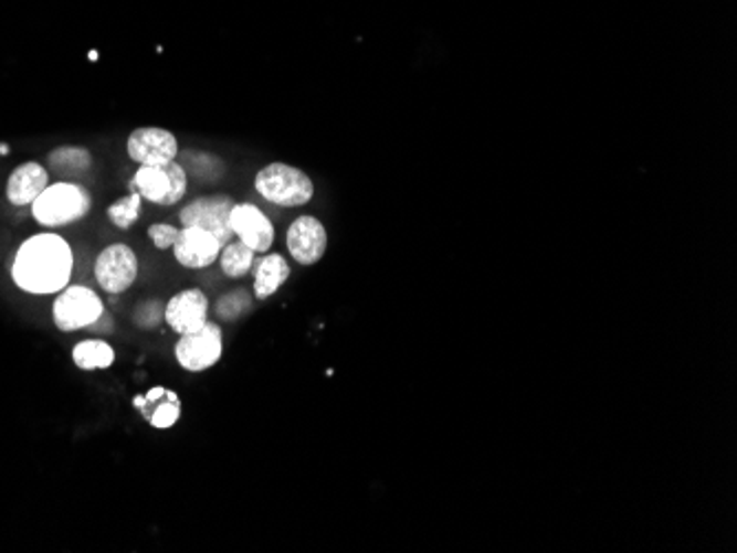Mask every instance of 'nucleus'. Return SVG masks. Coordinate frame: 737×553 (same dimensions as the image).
Instances as JSON below:
<instances>
[{
  "label": "nucleus",
  "mask_w": 737,
  "mask_h": 553,
  "mask_svg": "<svg viewBox=\"0 0 737 553\" xmlns=\"http://www.w3.org/2000/svg\"><path fill=\"white\" fill-rule=\"evenodd\" d=\"M128 157L139 166H168L179 157V141L170 130L144 126L128 135Z\"/></svg>",
  "instance_id": "nucleus-9"
},
{
  "label": "nucleus",
  "mask_w": 737,
  "mask_h": 553,
  "mask_svg": "<svg viewBox=\"0 0 737 553\" xmlns=\"http://www.w3.org/2000/svg\"><path fill=\"white\" fill-rule=\"evenodd\" d=\"M232 208H234V201L228 194L199 196L179 212V223H181V227L206 230L221 245H228L234 236V232L230 227Z\"/></svg>",
  "instance_id": "nucleus-6"
},
{
  "label": "nucleus",
  "mask_w": 737,
  "mask_h": 553,
  "mask_svg": "<svg viewBox=\"0 0 737 553\" xmlns=\"http://www.w3.org/2000/svg\"><path fill=\"white\" fill-rule=\"evenodd\" d=\"M148 238L157 249H172V245L179 238V230L168 223H155L148 227Z\"/></svg>",
  "instance_id": "nucleus-23"
},
{
  "label": "nucleus",
  "mask_w": 737,
  "mask_h": 553,
  "mask_svg": "<svg viewBox=\"0 0 737 553\" xmlns=\"http://www.w3.org/2000/svg\"><path fill=\"white\" fill-rule=\"evenodd\" d=\"M91 203L86 188L73 181H60L49 185L31 203V214L44 227H64L82 221L91 212Z\"/></svg>",
  "instance_id": "nucleus-3"
},
{
  "label": "nucleus",
  "mask_w": 737,
  "mask_h": 553,
  "mask_svg": "<svg viewBox=\"0 0 737 553\" xmlns=\"http://www.w3.org/2000/svg\"><path fill=\"white\" fill-rule=\"evenodd\" d=\"M254 298H272L289 278V263L281 254H265L254 263Z\"/></svg>",
  "instance_id": "nucleus-16"
},
{
  "label": "nucleus",
  "mask_w": 737,
  "mask_h": 553,
  "mask_svg": "<svg viewBox=\"0 0 737 553\" xmlns=\"http://www.w3.org/2000/svg\"><path fill=\"white\" fill-rule=\"evenodd\" d=\"M73 274V252L57 234H38L22 243L13 258V283L29 294L62 291Z\"/></svg>",
  "instance_id": "nucleus-1"
},
{
  "label": "nucleus",
  "mask_w": 737,
  "mask_h": 553,
  "mask_svg": "<svg viewBox=\"0 0 737 553\" xmlns=\"http://www.w3.org/2000/svg\"><path fill=\"white\" fill-rule=\"evenodd\" d=\"M230 227L234 236L256 254H265L274 243V225L254 203H234Z\"/></svg>",
  "instance_id": "nucleus-11"
},
{
  "label": "nucleus",
  "mask_w": 737,
  "mask_h": 553,
  "mask_svg": "<svg viewBox=\"0 0 737 553\" xmlns=\"http://www.w3.org/2000/svg\"><path fill=\"white\" fill-rule=\"evenodd\" d=\"M210 302L201 289H183L175 294L164 309V322L177 333H190L206 325Z\"/></svg>",
  "instance_id": "nucleus-12"
},
{
  "label": "nucleus",
  "mask_w": 737,
  "mask_h": 553,
  "mask_svg": "<svg viewBox=\"0 0 737 553\" xmlns=\"http://www.w3.org/2000/svg\"><path fill=\"white\" fill-rule=\"evenodd\" d=\"M223 355V333L217 322L206 320L197 331L179 336L175 344V358L188 373H203L212 369Z\"/></svg>",
  "instance_id": "nucleus-5"
},
{
  "label": "nucleus",
  "mask_w": 737,
  "mask_h": 553,
  "mask_svg": "<svg viewBox=\"0 0 737 553\" xmlns=\"http://www.w3.org/2000/svg\"><path fill=\"white\" fill-rule=\"evenodd\" d=\"M133 188L141 194V199L155 205H175L183 199L188 190V174L181 163L175 159L168 166H139L133 177Z\"/></svg>",
  "instance_id": "nucleus-4"
},
{
  "label": "nucleus",
  "mask_w": 737,
  "mask_h": 553,
  "mask_svg": "<svg viewBox=\"0 0 737 553\" xmlns=\"http://www.w3.org/2000/svg\"><path fill=\"white\" fill-rule=\"evenodd\" d=\"M104 313V305L88 287H64L53 302V322L60 331L71 333L88 329Z\"/></svg>",
  "instance_id": "nucleus-7"
},
{
  "label": "nucleus",
  "mask_w": 737,
  "mask_h": 553,
  "mask_svg": "<svg viewBox=\"0 0 737 553\" xmlns=\"http://www.w3.org/2000/svg\"><path fill=\"white\" fill-rule=\"evenodd\" d=\"M95 280L97 285L106 291V294H124L126 289L133 287V283L137 280L139 274V263L135 252L124 245V243H115L108 245L106 249L99 252L97 260H95Z\"/></svg>",
  "instance_id": "nucleus-8"
},
{
  "label": "nucleus",
  "mask_w": 737,
  "mask_h": 553,
  "mask_svg": "<svg viewBox=\"0 0 737 553\" xmlns=\"http://www.w3.org/2000/svg\"><path fill=\"white\" fill-rule=\"evenodd\" d=\"M9 152V146H4V143H0V155H7Z\"/></svg>",
  "instance_id": "nucleus-24"
},
{
  "label": "nucleus",
  "mask_w": 737,
  "mask_h": 553,
  "mask_svg": "<svg viewBox=\"0 0 737 553\" xmlns=\"http://www.w3.org/2000/svg\"><path fill=\"white\" fill-rule=\"evenodd\" d=\"M254 190L278 208H301L314 199V181L309 174L283 161L261 168L254 177Z\"/></svg>",
  "instance_id": "nucleus-2"
},
{
  "label": "nucleus",
  "mask_w": 737,
  "mask_h": 553,
  "mask_svg": "<svg viewBox=\"0 0 737 553\" xmlns=\"http://www.w3.org/2000/svg\"><path fill=\"white\" fill-rule=\"evenodd\" d=\"M49 168L60 177V179H80L91 170L93 157L86 148L80 146H60L49 152L46 157Z\"/></svg>",
  "instance_id": "nucleus-17"
},
{
  "label": "nucleus",
  "mask_w": 737,
  "mask_h": 553,
  "mask_svg": "<svg viewBox=\"0 0 737 553\" xmlns=\"http://www.w3.org/2000/svg\"><path fill=\"white\" fill-rule=\"evenodd\" d=\"M221 249L223 245L210 232L199 227H181L179 238L172 245L175 260L188 269L210 267L219 258Z\"/></svg>",
  "instance_id": "nucleus-13"
},
{
  "label": "nucleus",
  "mask_w": 737,
  "mask_h": 553,
  "mask_svg": "<svg viewBox=\"0 0 737 553\" xmlns=\"http://www.w3.org/2000/svg\"><path fill=\"white\" fill-rule=\"evenodd\" d=\"M71 358L80 371H106L115 362V351L106 340H84L73 347Z\"/></svg>",
  "instance_id": "nucleus-18"
},
{
  "label": "nucleus",
  "mask_w": 737,
  "mask_h": 553,
  "mask_svg": "<svg viewBox=\"0 0 737 553\" xmlns=\"http://www.w3.org/2000/svg\"><path fill=\"white\" fill-rule=\"evenodd\" d=\"M135 411L157 430L172 428L181 417V400L172 389L152 386L146 395H137L133 400Z\"/></svg>",
  "instance_id": "nucleus-14"
},
{
  "label": "nucleus",
  "mask_w": 737,
  "mask_h": 553,
  "mask_svg": "<svg viewBox=\"0 0 737 553\" xmlns=\"http://www.w3.org/2000/svg\"><path fill=\"white\" fill-rule=\"evenodd\" d=\"M250 307H252V298L248 296V291L236 289V291H230V294H225V296L219 298V302H217V318L234 322L243 313H248Z\"/></svg>",
  "instance_id": "nucleus-21"
},
{
  "label": "nucleus",
  "mask_w": 737,
  "mask_h": 553,
  "mask_svg": "<svg viewBox=\"0 0 737 553\" xmlns=\"http://www.w3.org/2000/svg\"><path fill=\"white\" fill-rule=\"evenodd\" d=\"M49 188V172L38 161L18 166L7 181V199L11 205H31Z\"/></svg>",
  "instance_id": "nucleus-15"
},
{
  "label": "nucleus",
  "mask_w": 737,
  "mask_h": 553,
  "mask_svg": "<svg viewBox=\"0 0 737 553\" xmlns=\"http://www.w3.org/2000/svg\"><path fill=\"white\" fill-rule=\"evenodd\" d=\"M164 309H166V307H164L159 300H146V302L137 305L135 311H133V322H135V327L146 329V331L157 329V327L164 322Z\"/></svg>",
  "instance_id": "nucleus-22"
},
{
  "label": "nucleus",
  "mask_w": 737,
  "mask_h": 553,
  "mask_svg": "<svg viewBox=\"0 0 737 553\" xmlns=\"http://www.w3.org/2000/svg\"><path fill=\"white\" fill-rule=\"evenodd\" d=\"M106 214H108V221L119 230H128L137 223V219L141 214V194L133 188V183H130V194H126V196L117 199L113 205H108Z\"/></svg>",
  "instance_id": "nucleus-20"
},
{
  "label": "nucleus",
  "mask_w": 737,
  "mask_h": 553,
  "mask_svg": "<svg viewBox=\"0 0 737 553\" xmlns=\"http://www.w3.org/2000/svg\"><path fill=\"white\" fill-rule=\"evenodd\" d=\"M254 249H250L243 241H230L228 245H223L219 260H221V269L228 278H243L252 272L254 267Z\"/></svg>",
  "instance_id": "nucleus-19"
},
{
  "label": "nucleus",
  "mask_w": 737,
  "mask_h": 553,
  "mask_svg": "<svg viewBox=\"0 0 737 553\" xmlns=\"http://www.w3.org/2000/svg\"><path fill=\"white\" fill-rule=\"evenodd\" d=\"M285 243H287L289 256L298 265L312 267L318 260H323L327 252V230L316 216L303 214L287 227Z\"/></svg>",
  "instance_id": "nucleus-10"
}]
</instances>
